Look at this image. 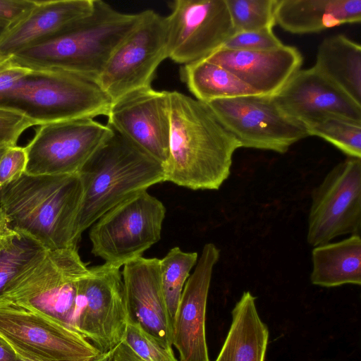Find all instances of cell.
Instances as JSON below:
<instances>
[{
    "instance_id": "obj_1",
    "label": "cell",
    "mask_w": 361,
    "mask_h": 361,
    "mask_svg": "<svg viewBox=\"0 0 361 361\" xmlns=\"http://www.w3.org/2000/svg\"><path fill=\"white\" fill-rule=\"evenodd\" d=\"M35 311L90 341L101 352L115 345L121 316L116 292L82 261L77 247L48 250L0 295Z\"/></svg>"
},
{
    "instance_id": "obj_2",
    "label": "cell",
    "mask_w": 361,
    "mask_h": 361,
    "mask_svg": "<svg viewBox=\"0 0 361 361\" xmlns=\"http://www.w3.org/2000/svg\"><path fill=\"white\" fill-rule=\"evenodd\" d=\"M169 155L164 181L191 190H219L231 174L240 145L209 106L180 92H169Z\"/></svg>"
},
{
    "instance_id": "obj_3",
    "label": "cell",
    "mask_w": 361,
    "mask_h": 361,
    "mask_svg": "<svg viewBox=\"0 0 361 361\" xmlns=\"http://www.w3.org/2000/svg\"><path fill=\"white\" fill-rule=\"evenodd\" d=\"M82 197L78 173L27 175L0 189L8 227L23 232L49 250L77 247L75 222Z\"/></svg>"
},
{
    "instance_id": "obj_4",
    "label": "cell",
    "mask_w": 361,
    "mask_h": 361,
    "mask_svg": "<svg viewBox=\"0 0 361 361\" xmlns=\"http://www.w3.org/2000/svg\"><path fill=\"white\" fill-rule=\"evenodd\" d=\"M142 13H124L102 0L70 26L13 56L32 70L57 69L97 80L114 51L135 27Z\"/></svg>"
},
{
    "instance_id": "obj_5",
    "label": "cell",
    "mask_w": 361,
    "mask_h": 361,
    "mask_svg": "<svg viewBox=\"0 0 361 361\" xmlns=\"http://www.w3.org/2000/svg\"><path fill=\"white\" fill-rule=\"evenodd\" d=\"M78 174L82 197L75 222L78 241L107 211L164 178L161 162L114 130Z\"/></svg>"
},
{
    "instance_id": "obj_6",
    "label": "cell",
    "mask_w": 361,
    "mask_h": 361,
    "mask_svg": "<svg viewBox=\"0 0 361 361\" xmlns=\"http://www.w3.org/2000/svg\"><path fill=\"white\" fill-rule=\"evenodd\" d=\"M112 101L97 80L63 70H32L10 90L0 107L18 111L35 126L107 116Z\"/></svg>"
},
{
    "instance_id": "obj_7",
    "label": "cell",
    "mask_w": 361,
    "mask_h": 361,
    "mask_svg": "<svg viewBox=\"0 0 361 361\" xmlns=\"http://www.w3.org/2000/svg\"><path fill=\"white\" fill-rule=\"evenodd\" d=\"M165 215L163 203L147 190L129 197L90 226L92 253L117 268L141 257L160 240Z\"/></svg>"
},
{
    "instance_id": "obj_8",
    "label": "cell",
    "mask_w": 361,
    "mask_h": 361,
    "mask_svg": "<svg viewBox=\"0 0 361 361\" xmlns=\"http://www.w3.org/2000/svg\"><path fill=\"white\" fill-rule=\"evenodd\" d=\"M0 338L29 361H91L103 353L47 317L8 302H0Z\"/></svg>"
},
{
    "instance_id": "obj_9",
    "label": "cell",
    "mask_w": 361,
    "mask_h": 361,
    "mask_svg": "<svg viewBox=\"0 0 361 361\" xmlns=\"http://www.w3.org/2000/svg\"><path fill=\"white\" fill-rule=\"evenodd\" d=\"M206 104L241 147L283 154L309 136L304 125L286 116L272 97L247 95Z\"/></svg>"
},
{
    "instance_id": "obj_10",
    "label": "cell",
    "mask_w": 361,
    "mask_h": 361,
    "mask_svg": "<svg viewBox=\"0 0 361 361\" xmlns=\"http://www.w3.org/2000/svg\"><path fill=\"white\" fill-rule=\"evenodd\" d=\"M142 13L138 24L114 51L97 79L112 102L151 86L157 68L168 58L165 17L152 10Z\"/></svg>"
},
{
    "instance_id": "obj_11",
    "label": "cell",
    "mask_w": 361,
    "mask_h": 361,
    "mask_svg": "<svg viewBox=\"0 0 361 361\" xmlns=\"http://www.w3.org/2000/svg\"><path fill=\"white\" fill-rule=\"evenodd\" d=\"M361 231V159L348 157L331 169L312 192L307 241L316 247Z\"/></svg>"
},
{
    "instance_id": "obj_12",
    "label": "cell",
    "mask_w": 361,
    "mask_h": 361,
    "mask_svg": "<svg viewBox=\"0 0 361 361\" xmlns=\"http://www.w3.org/2000/svg\"><path fill=\"white\" fill-rule=\"evenodd\" d=\"M112 133L108 125L91 118L41 125L25 147L27 159L25 173H78Z\"/></svg>"
},
{
    "instance_id": "obj_13",
    "label": "cell",
    "mask_w": 361,
    "mask_h": 361,
    "mask_svg": "<svg viewBox=\"0 0 361 361\" xmlns=\"http://www.w3.org/2000/svg\"><path fill=\"white\" fill-rule=\"evenodd\" d=\"M168 58L188 64L219 49L235 30L226 0H176L165 17Z\"/></svg>"
},
{
    "instance_id": "obj_14",
    "label": "cell",
    "mask_w": 361,
    "mask_h": 361,
    "mask_svg": "<svg viewBox=\"0 0 361 361\" xmlns=\"http://www.w3.org/2000/svg\"><path fill=\"white\" fill-rule=\"evenodd\" d=\"M169 92L151 86L112 102L107 125L163 165L169 155Z\"/></svg>"
},
{
    "instance_id": "obj_15",
    "label": "cell",
    "mask_w": 361,
    "mask_h": 361,
    "mask_svg": "<svg viewBox=\"0 0 361 361\" xmlns=\"http://www.w3.org/2000/svg\"><path fill=\"white\" fill-rule=\"evenodd\" d=\"M220 250L212 243L203 247L193 273L188 277L175 314L173 345L179 361H209L205 334L209 289Z\"/></svg>"
},
{
    "instance_id": "obj_16",
    "label": "cell",
    "mask_w": 361,
    "mask_h": 361,
    "mask_svg": "<svg viewBox=\"0 0 361 361\" xmlns=\"http://www.w3.org/2000/svg\"><path fill=\"white\" fill-rule=\"evenodd\" d=\"M272 98L286 116L303 125L327 115L361 123V104L314 66L298 71Z\"/></svg>"
},
{
    "instance_id": "obj_17",
    "label": "cell",
    "mask_w": 361,
    "mask_h": 361,
    "mask_svg": "<svg viewBox=\"0 0 361 361\" xmlns=\"http://www.w3.org/2000/svg\"><path fill=\"white\" fill-rule=\"evenodd\" d=\"M121 274L128 319L173 350V324L162 294L159 259L131 260L123 265Z\"/></svg>"
},
{
    "instance_id": "obj_18",
    "label": "cell",
    "mask_w": 361,
    "mask_h": 361,
    "mask_svg": "<svg viewBox=\"0 0 361 361\" xmlns=\"http://www.w3.org/2000/svg\"><path fill=\"white\" fill-rule=\"evenodd\" d=\"M205 59L231 72L260 95L273 97L300 69L302 56L295 47L266 51L219 49Z\"/></svg>"
},
{
    "instance_id": "obj_19",
    "label": "cell",
    "mask_w": 361,
    "mask_h": 361,
    "mask_svg": "<svg viewBox=\"0 0 361 361\" xmlns=\"http://www.w3.org/2000/svg\"><path fill=\"white\" fill-rule=\"evenodd\" d=\"M94 0L37 1L35 6L0 37V55L12 56L43 42L89 14Z\"/></svg>"
},
{
    "instance_id": "obj_20",
    "label": "cell",
    "mask_w": 361,
    "mask_h": 361,
    "mask_svg": "<svg viewBox=\"0 0 361 361\" xmlns=\"http://www.w3.org/2000/svg\"><path fill=\"white\" fill-rule=\"evenodd\" d=\"M275 24L293 34H308L361 21V0H276Z\"/></svg>"
},
{
    "instance_id": "obj_21",
    "label": "cell",
    "mask_w": 361,
    "mask_h": 361,
    "mask_svg": "<svg viewBox=\"0 0 361 361\" xmlns=\"http://www.w3.org/2000/svg\"><path fill=\"white\" fill-rule=\"evenodd\" d=\"M232 323L216 361H264L269 331L255 298L245 291L232 311Z\"/></svg>"
},
{
    "instance_id": "obj_22",
    "label": "cell",
    "mask_w": 361,
    "mask_h": 361,
    "mask_svg": "<svg viewBox=\"0 0 361 361\" xmlns=\"http://www.w3.org/2000/svg\"><path fill=\"white\" fill-rule=\"evenodd\" d=\"M312 284L336 287L361 284V238L351 235L336 243L314 247L312 251Z\"/></svg>"
},
{
    "instance_id": "obj_23",
    "label": "cell",
    "mask_w": 361,
    "mask_h": 361,
    "mask_svg": "<svg viewBox=\"0 0 361 361\" xmlns=\"http://www.w3.org/2000/svg\"><path fill=\"white\" fill-rule=\"evenodd\" d=\"M361 104V46L343 35L325 38L313 66Z\"/></svg>"
},
{
    "instance_id": "obj_24",
    "label": "cell",
    "mask_w": 361,
    "mask_h": 361,
    "mask_svg": "<svg viewBox=\"0 0 361 361\" xmlns=\"http://www.w3.org/2000/svg\"><path fill=\"white\" fill-rule=\"evenodd\" d=\"M180 77L195 99L204 103L258 94L231 72L205 59L184 65Z\"/></svg>"
},
{
    "instance_id": "obj_25",
    "label": "cell",
    "mask_w": 361,
    "mask_h": 361,
    "mask_svg": "<svg viewBox=\"0 0 361 361\" xmlns=\"http://www.w3.org/2000/svg\"><path fill=\"white\" fill-rule=\"evenodd\" d=\"M32 236L9 228L0 235V295L48 252Z\"/></svg>"
},
{
    "instance_id": "obj_26",
    "label": "cell",
    "mask_w": 361,
    "mask_h": 361,
    "mask_svg": "<svg viewBox=\"0 0 361 361\" xmlns=\"http://www.w3.org/2000/svg\"><path fill=\"white\" fill-rule=\"evenodd\" d=\"M197 257V252H186L174 247L159 259L161 287L172 324L184 286Z\"/></svg>"
},
{
    "instance_id": "obj_27",
    "label": "cell",
    "mask_w": 361,
    "mask_h": 361,
    "mask_svg": "<svg viewBox=\"0 0 361 361\" xmlns=\"http://www.w3.org/2000/svg\"><path fill=\"white\" fill-rule=\"evenodd\" d=\"M310 135L319 137L348 156L361 159V123L327 115L304 124Z\"/></svg>"
},
{
    "instance_id": "obj_28",
    "label": "cell",
    "mask_w": 361,
    "mask_h": 361,
    "mask_svg": "<svg viewBox=\"0 0 361 361\" xmlns=\"http://www.w3.org/2000/svg\"><path fill=\"white\" fill-rule=\"evenodd\" d=\"M276 0H226L235 32L273 27Z\"/></svg>"
},
{
    "instance_id": "obj_29",
    "label": "cell",
    "mask_w": 361,
    "mask_h": 361,
    "mask_svg": "<svg viewBox=\"0 0 361 361\" xmlns=\"http://www.w3.org/2000/svg\"><path fill=\"white\" fill-rule=\"evenodd\" d=\"M121 341L143 361H178L173 350L166 348L129 319Z\"/></svg>"
},
{
    "instance_id": "obj_30",
    "label": "cell",
    "mask_w": 361,
    "mask_h": 361,
    "mask_svg": "<svg viewBox=\"0 0 361 361\" xmlns=\"http://www.w3.org/2000/svg\"><path fill=\"white\" fill-rule=\"evenodd\" d=\"M283 45L275 35L273 27L235 32L219 49L243 51H266ZM218 50V49H217Z\"/></svg>"
},
{
    "instance_id": "obj_31",
    "label": "cell",
    "mask_w": 361,
    "mask_h": 361,
    "mask_svg": "<svg viewBox=\"0 0 361 361\" xmlns=\"http://www.w3.org/2000/svg\"><path fill=\"white\" fill-rule=\"evenodd\" d=\"M35 123L22 114L0 107V147L16 146L20 135Z\"/></svg>"
},
{
    "instance_id": "obj_32",
    "label": "cell",
    "mask_w": 361,
    "mask_h": 361,
    "mask_svg": "<svg viewBox=\"0 0 361 361\" xmlns=\"http://www.w3.org/2000/svg\"><path fill=\"white\" fill-rule=\"evenodd\" d=\"M27 160L25 147L14 146L6 149L0 159V189L25 173Z\"/></svg>"
},
{
    "instance_id": "obj_33",
    "label": "cell",
    "mask_w": 361,
    "mask_h": 361,
    "mask_svg": "<svg viewBox=\"0 0 361 361\" xmlns=\"http://www.w3.org/2000/svg\"><path fill=\"white\" fill-rule=\"evenodd\" d=\"M34 0H0V27L8 29L36 4Z\"/></svg>"
},
{
    "instance_id": "obj_34",
    "label": "cell",
    "mask_w": 361,
    "mask_h": 361,
    "mask_svg": "<svg viewBox=\"0 0 361 361\" xmlns=\"http://www.w3.org/2000/svg\"><path fill=\"white\" fill-rule=\"evenodd\" d=\"M30 71L15 62L11 56L0 55V93L12 89Z\"/></svg>"
},
{
    "instance_id": "obj_35",
    "label": "cell",
    "mask_w": 361,
    "mask_h": 361,
    "mask_svg": "<svg viewBox=\"0 0 361 361\" xmlns=\"http://www.w3.org/2000/svg\"><path fill=\"white\" fill-rule=\"evenodd\" d=\"M112 361H143L124 343H119L114 349Z\"/></svg>"
},
{
    "instance_id": "obj_36",
    "label": "cell",
    "mask_w": 361,
    "mask_h": 361,
    "mask_svg": "<svg viewBox=\"0 0 361 361\" xmlns=\"http://www.w3.org/2000/svg\"><path fill=\"white\" fill-rule=\"evenodd\" d=\"M17 359L11 348L0 338V361H16Z\"/></svg>"
},
{
    "instance_id": "obj_37",
    "label": "cell",
    "mask_w": 361,
    "mask_h": 361,
    "mask_svg": "<svg viewBox=\"0 0 361 361\" xmlns=\"http://www.w3.org/2000/svg\"><path fill=\"white\" fill-rule=\"evenodd\" d=\"M8 228L6 219L0 209V235Z\"/></svg>"
},
{
    "instance_id": "obj_38",
    "label": "cell",
    "mask_w": 361,
    "mask_h": 361,
    "mask_svg": "<svg viewBox=\"0 0 361 361\" xmlns=\"http://www.w3.org/2000/svg\"><path fill=\"white\" fill-rule=\"evenodd\" d=\"M7 148L0 147V159L6 150Z\"/></svg>"
},
{
    "instance_id": "obj_39",
    "label": "cell",
    "mask_w": 361,
    "mask_h": 361,
    "mask_svg": "<svg viewBox=\"0 0 361 361\" xmlns=\"http://www.w3.org/2000/svg\"><path fill=\"white\" fill-rule=\"evenodd\" d=\"M6 29L0 27V37L3 35V33L5 32Z\"/></svg>"
}]
</instances>
